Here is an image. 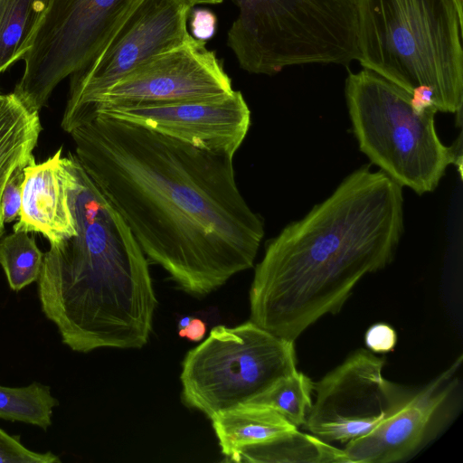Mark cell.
<instances>
[{"mask_svg": "<svg viewBox=\"0 0 463 463\" xmlns=\"http://www.w3.org/2000/svg\"><path fill=\"white\" fill-rule=\"evenodd\" d=\"M96 114L136 124L194 146L232 156L241 146L250 126V110L239 90L216 99L103 108L85 119Z\"/></svg>", "mask_w": 463, "mask_h": 463, "instance_id": "obj_12", "label": "cell"}, {"mask_svg": "<svg viewBox=\"0 0 463 463\" xmlns=\"http://www.w3.org/2000/svg\"><path fill=\"white\" fill-rule=\"evenodd\" d=\"M222 453L228 458L245 446L262 443L298 429L270 407L243 403L210 418Z\"/></svg>", "mask_w": 463, "mask_h": 463, "instance_id": "obj_15", "label": "cell"}, {"mask_svg": "<svg viewBox=\"0 0 463 463\" xmlns=\"http://www.w3.org/2000/svg\"><path fill=\"white\" fill-rule=\"evenodd\" d=\"M27 165H18L8 178L2 194L1 210L4 222H11L19 217L23 184L24 180V167Z\"/></svg>", "mask_w": 463, "mask_h": 463, "instance_id": "obj_23", "label": "cell"}, {"mask_svg": "<svg viewBox=\"0 0 463 463\" xmlns=\"http://www.w3.org/2000/svg\"><path fill=\"white\" fill-rule=\"evenodd\" d=\"M384 364V358L360 349L314 383L304 428L325 441L347 443L378 427L414 392L388 381Z\"/></svg>", "mask_w": 463, "mask_h": 463, "instance_id": "obj_9", "label": "cell"}, {"mask_svg": "<svg viewBox=\"0 0 463 463\" xmlns=\"http://www.w3.org/2000/svg\"><path fill=\"white\" fill-rule=\"evenodd\" d=\"M58 401L50 387L33 383L24 387L0 385V418L20 421L46 430L52 425L53 409Z\"/></svg>", "mask_w": 463, "mask_h": 463, "instance_id": "obj_19", "label": "cell"}, {"mask_svg": "<svg viewBox=\"0 0 463 463\" xmlns=\"http://www.w3.org/2000/svg\"><path fill=\"white\" fill-rule=\"evenodd\" d=\"M1 95H2V94H1V92H0V96H1Z\"/></svg>", "mask_w": 463, "mask_h": 463, "instance_id": "obj_31", "label": "cell"}, {"mask_svg": "<svg viewBox=\"0 0 463 463\" xmlns=\"http://www.w3.org/2000/svg\"><path fill=\"white\" fill-rule=\"evenodd\" d=\"M358 61L408 93L430 87L461 125L462 0H357Z\"/></svg>", "mask_w": 463, "mask_h": 463, "instance_id": "obj_4", "label": "cell"}, {"mask_svg": "<svg viewBox=\"0 0 463 463\" xmlns=\"http://www.w3.org/2000/svg\"><path fill=\"white\" fill-rule=\"evenodd\" d=\"M396 342V332L391 326L384 323L373 325L365 334V344L374 353L390 352Z\"/></svg>", "mask_w": 463, "mask_h": 463, "instance_id": "obj_24", "label": "cell"}, {"mask_svg": "<svg viewBox=\"0 0 463 463\" xmlns=\"http://www.w3.org/2000/svg\"><path fill=\"white\" fill-rule=\"evenodd\" d=\"M193 6L200 5H217L221 4L223 0H186Z\"/></svg>", "mask_w": 463, "mask_h": 463, "instance_id": "obj_28", "label": "cell"}, {"mask_svg": "<svg viewBox=\"0 0 463 463\" xmlns=\"http://www.w3.org/2000/svg\"><path fill=\"white\" fill-rule=\"evenodd\" d=\"M345 93L360 151L402 187L431 193L451 164L461 176V135L451 146L442 143L435 106L415 112L410 93L366 69L349 73Z\"/></svg>", "mask_w": 463, "mask_h": 463, "instance_id": "obj_5", "label": "cell"}, {"mask_svg": "<svg viewBox=\"0 0 463 463\" xmlns=\"http://www.w3.org/2000/svg\"><path fill=\"white\" fill-rule=\"evenodd\" d=\"M226 461L266 463H349L344 449L313 434L293 430L270 440L242 447Z\"/></svg>", "mask_w": 463, "mask_h": 463, "instance_id": "obj_17", "label": "cell"}, {"mask_svg": "<svg viewBox=\"0 0 463 463\" xmlns=\"http://www.w3.org/2000/svg\"><path fill=\"white\" fill-rule=\"evenodd\" d=\"M411 105L415 112L424 113L428 109L435 106L433 92L430 87L420 86L411 93Z\"/></svg>", "mask_w": 463, "mask_h": 463, "instance_id": "obj_26", "label": "cell"}, {"mask_svg": "<svg viewBox=\"0 0 463 463\" xmlns=\"http://www.w3.org/2000/svg\"><path fill=\"white\" fill-rule=\"evenodd\" d=\"M71 157L76 234L43 254L38 278L43 312L73 351L140 348L156 306L146 255L121 215Z\"/></svg>", "mask_w": 463, "mask_h": 463, "instance_id": "obj_3", "label": "cell"}, {"mask_svg": "<svg viewBox=\"0 0 463 463\" xmlns=\"http://www.w3.org/2000/svg\"><path fill=\"white\" fill-rule=\"evenodd\" d=\"M295 371L294 342L252 321L217 326L183 362L182 398L211 418L251 402Z\"/></svg>", "mask_w": 463, "mask_h": 463, "instance_id": "obj_6", "label": "cell"}, {"mask_svg": "<svg viewBox=\"0 0 463 463\" xmlns=\"http://www.w3.org/2000/svg\"><path fill=\"white\" fill-rule=\"evenodd\" d=\"M214 52L192 35L137 66L82 114L73 128L99 109L138 103L216 99L233 92ZM72 128V129H73Z\"/></svg>", "mask_w": 463, "mask_h": 463, "instance_id": "obj_11", "label": "cell"}, {"mask_svg": "<svg viewBox=\"0 0 463 463\" xmlns=\"http://www.w3.org/2000/svg\"><path fill=\"white\" fill-rule=\"evenodd\" d=\"M313 389L314 383L297 370L250 402L272 408L298 428L304 425L311 408Z\"/></svg>", "mask_w": 463, "mask_h": 463, "instance_id": "obj_20", "label": "cell"}, {"mask_svg": "<svg viewBox=\"0 0 463 463\" xmlns=\"http://www.w3.org/2000/svg\"><path fill=\"white\" fill-rule=\"evenodd\" d=\"M53 0H0V73L32 49Z\"/></svg>", "mask_w": 463, "mask_h": 463, "instance_id": "obj_18", "label": "cell"}, {"mask_svg": "<svg viewBox=\"0 0 463 463\" xmlns=\"http://www.w3.org/2000/svg\"><path fill=\"white\" fill-rule=\"evenodd\" d=\"M192 318L193 317H183L182 318H180L177 326L178 330L186 327L191 322Z\"/></svg>", "mask_w": 463, "mask_h": 463, "instance_id": "obj_29", "label": "cell"}, {"mask_svg": "<svg viewBox=\"0 0 463 463\" xmlns=\"http://www.w3.org/2000/svg\"><path fill=\"white\" fill-rule=\"evenodd\" d=\"M190 14L192 36L203 42L211 39L216 31L217 18L215 14L205 8L191 10Z\"/></svg>", "mask_w": 463, "mask_h": 463, "instance_id": "obj_25", "label": "cell"}, {"mask_svg": "<svg viewBox=\"0 0 463 463\" xmlns=\"http://www.w3.org/2000/svg\"><path fill=\"white\" fill-rule=\"evenodd\" d=\"M194 6L186 0H137L95 58L71 75L61 119L68 133L115 82L151 57L185 42Z\"/></svg>", "mask_w": 463, "mask_h": 463, "instance_id": "obj_8", "label": "cell"}, {"mask_svg": "<svg viewBox=\"0 0 463 463\" xmlns=\"http://www.w3.org/2000/svg\"><path fill=\"white\" fill-rule=\"evenodd\" d=\"M206 333V325L200 318H192L189 325L178 330V335L181 337H186L190 341L197 342L204 337Z\"/></svg>", "mask_w": 463, "mask_h": 463, "instance_id": "obj_27", "label": "cell"}, {"mask_svg": "<svg viewBox=\"0 0 463 463\" xmlns=\"http://www.w3.org/2000/svg\"><path fill=\"white\" fill-rule=\"evenodd\" d=\"M69 134L144 254L183 289L204 295L253 266L264 224L238 188L233 156L102 114Z\"/></svg>", "mask_w": 463, "mask_h": 463, "instance_id": "obj_1", "label": "cell"}, {"mask_svg": "<svg viewBox=\"0 0 463 463\" xmlns=\"http://www.w3.org/2000/svg\"><path fill=\"white\" fill-rule=\"evenodd\" d=\"M403 231L402 187L369 165L353 171L268 241L250 288L251 321L294 342L391 263Z\"/></svg>", "mask_w": 463, "mask_h": 463, "instance_id": "obj_2", "label": "cell"}, {"mask_svg": "<svg viewBox=\"0 0 463 463\" xmlns=\"http://www.w3.org/2000/svg\"><path fill=\"white\" fill-rule=\"evenodd\" d=\"M238 15L227 45L244 71L270 74L326 30L338 0H232Z\"/></svg>", "mask_w": 463, "mask_h": 463, "instance_id": "obj_10", "label": "cell"}, {"mask_svg": "<svg viewBox=\"0 0 463 463\" xmlns=\"http://www.w3.org/2000/svg\"><path fill=\"white\" fill-rule=\"evenodd\" d=\"M42 126L39 112L30 109L14 92L0 96V226L1 199L13 171L35 161L33 155Z\"/></svg>", "mask_w": 463, "mask_h": 463, "instance_id": "obj_16", "label": "cell"}, {"mask_svg": "<svg viewBox=\"0 0 463 463\" xmlns=\"http://www.w3.org/2000/svg\"><path fill=\"white\" fill-rule=\"evenodd\" d=\"M3 232H4V227L0 226V237L3 234Z\"/></svg>", "mask_w": 463, "mask_h": 463, "instance_id": "obj_30", "label": "cell"}, {"mask_svg": "<svg viewBox=\"0 0 463 463\" xmlns=\"http://www.w3.org/2000/svg\"><path fill=\"white\" fill-rule=\"evenodd\" d=\"M62 150L41 163L24 167L21 211L14 232L42 233L51 244L76 234L70 203L73 180L71 156Z\"/></svg>", "mask_w": 463, "mask_h": 463, "instance_id": "obj_14", "label": "cell"}, {"mask_svg": "<svg viewBox=\"0 0 463 463\" xmlns=\"http://www.w3.org/2000/svg\"><path fill=\"white\" fill-rule=\"evenodd\" d=\"M137 1L53 0L14 93L39 112L62 80L95 58Z\"/></svg>", "mask_w": 463, "mask_h": 463, "instance_id": "obj_7", "label": "cell"}, {"mask_svg": "<svg viewBox=\"0 0 463 463\" xmlns=\"http://www.w3.org/2000/svg\"><path fill=\"white\" fill-rule=\"evenodd\" d=\"M43 254L28 232H14L0 240V265L13 290L38 280Z\"/></svg>", "mask_w": 463, "mask_h": 463, "instance_id": "obj_21", "label": "cell"}, {"mask_svg": "<svg viewBox=\"0 0 463 463\" xmlns=\"http://www.w3.org/2000/svg\"><path fill=\"white\" fill-rule=\"evenodd\" d=\"M462 356L371 432L348 441L349 463H390L405 459L424 442L434 420L456 386Z\"/></svg>", "mask_w": 463, "mask_h": 463, "instance_id": "obj_13", "label": "cell"}, {"mask_svg": "<svg viewBox=\"0 0 463 463\" xmlns=\"http://www.w3.org/2000/svg\"><path fill=\"white\" fill-rule=\"evenodd\" d=\"M52 452L39 453L24 447L16 438L0 429V463H57Z\"/></svg>", "mask_w": 463, "mask_h": 463, "instance_id": "obj_22", "label": "cell"}]
</instances>
